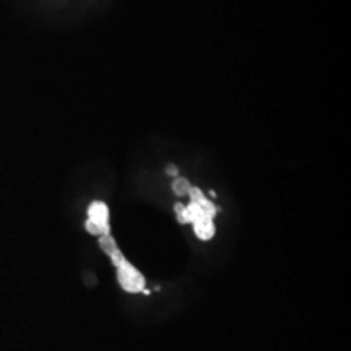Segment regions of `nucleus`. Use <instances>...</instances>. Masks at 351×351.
<instances>
[{"mask_svg": "<svg viewBox=\"0 0 351 351\" xmlns=\"http://www.w3.org/2000/svg\"><path fill=\"white\" fill-rule=\"evenodd\" d=\"M89 219L85 222L86 231L94 236H106L110 234V210L108 205L100 200H95L89 205L87 210Z\"/></svg>", "mask_w": 351, "mask_h": 351, "instance_id": "nucleus-1", "label": "nucleus"}, {"mask_svg": "<svg viewBox=\"0 0 351 351\" xmlns=\"http://www.w3.org/2000/svg\"><path fill=\"white\" fill-rule=\"evenodd\" d=\"M117 280L121 287L128 293H140L144 290V276L128 260L117 267Z\"/></svg>", "mask_w": 351, "mask_h": 351, "instance_id": "nucleus-2", "label": "nucleus"}, {"mask_svg": "<svg viewBox=\"0 0 351 351\" xmlns=\"http://www.w3.org/2000/svg\"><path fill=\"white\" fill-rule=\"evenodd\" d=\"M99 244H100L101 250L107 254L111 259H112V263L116 268L120 264H122L127 259L122 255V253L120 251V249L117 247L115 239L111 237V234H106V236H101L99 239Z\"/></svg>", "mask_w": 351, "mask_h": 351, "instance_id": "nucleus-3", "label": "nucleus"}, {"mask_svg": "<svg viewBox=\"0 0 351 351\" xmlns=\"http://www.w3.org/2000/svg\"><path fill=\"white\" fill-rule=\"evenodd\" d=\"M189 195H190V198H191V202H195L200 208H202L203 212L205 214V216L210 217V219H214V217L216 216V212H217L216 205H215L212 202H210V200L203 195L200 189L193 188V186H191L190 190H189Z\"/></svg>", "mask_w": 351, "mask_h": 351, "instance_id": "nucleus-4", "label": "nucleus"}, {"mask_svg": "<svg viewBox=\"0 0 351 351\" xmlns=\"http://www.w3.org/2000/svg\"><path fill=\"white\" fill-rule=\"evenodd\" d=\"M194 226V233L202 241H210L216 233V228H215L214 221L210 217H203V219L197 220L193 222Z\"/></svg>", "mask_w": 351, "mask_h": 351, "instance_id": "nucleus-5", "label": "nucleus"}, {"mask_svg": "<svg viewBox=\"0 0 351 351\" xmlns=\"http://www.w3.org/2000/svg\"><path fill=\"white\" fill-rule=\"evenodd\" d=\"M191 185L185 177H177L172 183V189H173L174 194L177 197H183V195L189 194V190H190Z\"/></svg>", "mask_w": 351, "mask_h": 351, "instance_id": "nucleus-6", "label": "nucleus"}, {"mask_svg": "<svg viewBox=\"0 0 351 351\" xmlns=\"http://www.w3.org/2000/svg\"><path fill=\"white\" fill-rule=\"evenodd\" d=\"M174 212L177 215V221L180 224H186L185 220V205L182 203H176L174 204Z\"/></svg>", "mask_w": 351, "mask_h": 351, "instance_id": "nucleus-7", "label": "nucleus"}, {"mask_svg": "<svg viewBox=\"0 0 351 351\" xmlns=\"http://www.w3.org/2000/svg\"><path fill=\"white\" fill-rule=\"evenodd\" d=\"M167 173H168L169 176H172V177H177V176H178V169L176 168V166L171 164V166L167 167Z\"/></svg>", "mask_w": 351, "mask_h": 351, "instance_id": "nucleus-8", "label": "nucleus"}, {"mask_svg": "<svg viewBox=\"0 0 351 351\" xmlns=\"http://www.w3.org/2000/svg\"><path fill=\"white\" fill-rule=\"evenodd\" d=\"M210 193H211V195H212V197H216V193H215V191H210Z\"/></svg>", "mask_w": 351, "mask_h": 351, "instance_id": "nucleus-9", "label": "nucleus"}]
</instances>
